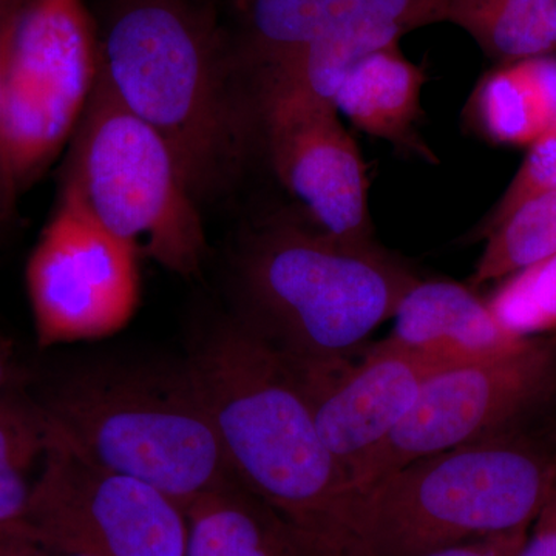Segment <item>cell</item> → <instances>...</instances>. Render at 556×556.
Listing matches in <instances>:
<instances>
[{"instance_id":"6da1fadb","label":"cell","mask_w":556,"mask_h":556,"mask_svg":"<svg viewBox=\"0 0 556 556\" xmlns=\"http://www.w3.org/2000/svg\"><path fill=\"white\" fill-rule=\"evenodd\" d=\"M233 477L302 556H336L354 486L318 433L305 383L243 318L222 321L188 361Z\"/></svg>"},{"instance_id":"7a4b0ae2","label":"cell","mask_w":556,"mask_h":556,"mask_svg":"<svg viewBox=\"0 0 556 556\" xmlns=\"http://www.w3.org/2000/svg\"><path fill=\"white\" fill-rule=\"evenodd\" d=\"M100 75L174 150L199 203L239 174L248 118L211 0H108Z\"/></svg>"},{"instance_id":"3957f363","label":"cell","mask_w":556,"mask_h":556,"mask_svg":"<svg viewBox=\"0 0 556 556\" xmlns=\"http://www.w3.org/2000/svg\"><path fill=\"white\" fill-rule=\"evenodd\" d=\"M417 280L378 243H350L287 217L252 232L236 263L241 318L302 368L346 361Z\"/></svg>"},{"instance_id":"277c9868","label":"cell","mask_w":556,"mask_h":556,"mask_svg":"<svg viewBox=\"0 0 556 556\" xmlns=\"http://www.w3.org/2000/svg\"><path fill=\"white\" fill-rule=\"evenodd\" d=\"M38 401L54 438L186 510L239 482L188 362L94 365L70 372Z\"/></svg>"},{"instance_id":"5b68a950","label":"cell","mask_w":556,"mask_h":556,"mask_svg":"<svg viewBox=\"0 0 556 556\" xmlns=\"http://www.w3.org/2000/svg\"><path fill=\"white\" fill-rule=\"evenodd\" d=\"M556 485V457L501 433L422 457L351 497L336 556H422L530 529Z\"/></svg>"},{"instance_id":"8992f818","label":"cell","mask_w":556,"mask_h":556,"mask_svg":"<svg viewBox=\"0 0 556 556\" xmlns=\"http://www.w3.org/2000/svg\"><path fill=\"white\" fill-rule=\"evenodd\" d=\"M68 148L62 186L105 229L172 274L200 273L206 232L178 159L101 75Z\"/></svg>"},{"instance_id":"52a82bcc","label":"cell","mask_w":556,"mask_h":556,"mask_svg":"<svg viewBox=\"0 0 556 556\" xmlns=\"http://www.w3.org/2000/svg\"><path fill=\"white\" fill-rule=\"evenodd\" d=\"M100 75L86 0H22L3 60V150L17 192L67 148Z\"/></svg>"},{"instance_id":"ba28073f","label":"cell","mask_w":556,"mask_h":556,"mask_svg":"<svg viewBox=\"0 0 556 556\" xmlns=\"http://www.w3.org/2000/svg\"><path fill=\"white\" fill-rule=\"evenodd\" d=\"M28 526L36 547L58 554L186 556L188 551L185 507L141 479L87 459L51 431Z\"/></svg>"},{"instance_id":"9c48e42d","label":"cell","mask_w":556,"mask_h":556,"mask_svg":"<svg viewBox=\"0 0 556 556\" xmlns=\"http://www.w3.org/2000/svg\"><path fill=\"white\" fill-rule=\"evenodd\" d=\"M139 258L62 186L25 273L39 346L108 338L126 327L139 303Z\"/></svg>"},{"instance_id":"30bf717a","label":"cell","mask_w":556,"mask_h":556,"mask_svg":"<svg viewBox=\"0 0 556 556\" xmlns=\"http://www.w3.org/2000/svg\"><path fill=\"white\" fill-rule=\"evenodd\" d=\"M555 365L554 346L530 339L511 353L431 376L405 419L358 471L354 492L422 457L503 433L546 396Z\"/></svg>"},{"instance_id":"8fae6325","label":"cell","mask_w":556,"mask_h":556,"mask_svg":"<svg viewBox=\"0 0 556 556\" xmlns=\"http://www.w3.org/2000/svg\"><path fill=\"white\" fill-rule=\"evenodd\" d=\"M258 110L274 170L311 225L350 243H376L367 166L336 105L269 93L258 94Z\"/></svg>"},{"instance_id":"7c38bea8","label":"cell","mask_w":556,"mask_h":556,"mask_svg":"<svg viewBox=\"0 0 556 556\" xmlns=\"http://www.w3.org/2000/svg\"><path fill=\"white\" fill-rule=\"evenodd\" d=\"M467 364L388 338L361 362L294 365L305 383L318 433L354 486L358 471L396 430L428 379Z\"/></svg>"},{"instance_id":"4fadbf2b","label":"cell","mask_w":556,"mask_h":556,"mask_svg":"<svg viewBox=\"0 0 556 556\" xmlns=\"http://www.w3.org/2000/svg\"><path fill=\"white\" fill-rule=\"evenodd\" d=\"M393 318L390 338L459 362L511 353L532 339L504 325L471 289L447 280H417Z\"/></svg>"},{"instance_id":"5bb4252c","label":"cell","mask_w":556,"mask_h":556,"mask_svg":"<svg viewBox=\"0 0 556 556\" xmlns=\"http://www.w3.org/2000/svg\"><path fill=\"white\" fill-rule=\"evenodd\" d=\"M426 83V72L409 62L396 43L358 62L339 87L334 105L365 134L437 163L417 131Z\"/></svg>"},{"instance_id":"9a60e30c","label":"cell","mask_w":556,"mask_h":556,"mask_svg":"<svg viewBox=\"0 0 556 556\" xmlns=\"http://www.w3.org/2000/svg\"><path fill=\"white\" fill-rule=\"evenodd\" d=\"M241 9L255 67L356 22L397 21L412 30L427 24L424 0H241Z\"/></svg>"},{"instance_id":"2e32d148","label":"cell","mask_w":556,"mask_h":556,"mask_svg":"<svg viewBox=\"0 0 556 556\" xmlns=\"http://www.w3.org/2000/svg\"><path fill=\"white\" fill-rule=\"evenodd\" d=\"M49 444V420L38 397L14 380L0 393V556L36 547L28 508Z\"/></svg>"},{"instance_id":"e0dca14e","label":"cell","mask_w":556,"mask_h":556,"mask_svg":"<svg viewBox=\"0 0 556 556\" xmlns=\"http://www.w3.org/2000/svg\"><path fill=\"white\" fill-rule=\"evenodd\" d=\"M412 30L397 21L369 20L328 33L257 67L258 94L294 93L334 104L343 79L369 54L396 46Z\"/></svg>"},{"instance_id":"ac0fdd59","label":"cell","mask_w":556,"mask_h":556,"mask_svg":"<svg viewBox=\"0 0 556 556\" xmlns=\"http://www.w3.org/2000/svg\"><path fill=\"white\" fill-rule=\"evenodd\" d=\"M426 10L428 24L463 28L501 64L556 51V0H426Z\"/></svg>"},{"instance_id":"d6986e66","label":"cell","mask_w":556,"mask_h":556,"mask_svg":"<svg viewBox=\"0 0 556 556\" xmlns=\"http://www.w3.org/2000/svg\"><path fill=\"white\" fill-rule=\"evenodd\" d=\"M186 556H302L287 529L236 482L188 508Z\"/></svg>"},{"instance_id":"ffe728a7","label":"cell","mask_w":556,"mask_h":556,"mask_svg":"<svg viewBox=\"0 0 556 556\" xmlns=\"http://www.w3.org/2000/svg\"><path fill=\"white\" fill-rule=\"evenodd\" d=\"M470 119L482 137L511 148H530L551 129L527 60L501 64L484 76L470 100Z\"/></svg>"},{"instance_id":"44dd1931","label":"cell","mask_w":556,"mask_h":556,"mask_svg":"<svg viewBox=\"0 0 556 556\" xmlns=\"http://www.w3.org/2000/svg\"><path fill=\"white\" fill-rule=\"evenodd\" d=\"M471 285L506 280L556 254V189L527 197L484 233Z\"/></svg>"},{"instance_id":"7402d4cb","label":"cell","mask_w":556,"mask_h":556,"mask_svg":"<svg viewBox=\"0 0 556 556\" xmlns=\"http://www.w3.org/2000/svg\"><path fill=\"white\" fill-rule=\"evenodd\" d=\"M490 306L504 325L519 336L556 329V254L540 265L506 278L490 300Z\"/></svg>"},{"instance_id":"603a6c76","label":"cell","mask_w":556,"mask_h":556,"mask_svg":"<svg viewBox=\"0 0 556 556\" xmlns=\"http://www.w3.org/2000/svg\"><path fill=\"white\" fill-rule=\"evenodd\" d=\"M548 189H556V127L530 146L518 174L482 226V236L527 197Z\"/></svg>"},{"instance_id":"cb8c5ba5","label":"cell","mask_w":556,"mask_h":556,"mask_svg":"<svg viewBox=\"0 0 556 556\" xmlns=\"http://www.w3.org/2000/svg\"><path fill=\"white\" fill-rule=\"evenodd\" d=\"M22 0H0V225L9 222L14 211L17 192L7 166L5 150H3V60H5L7 35L11 20L16 13Z\"/></svg>"},{"instance_id":"d4e9b609","label":"cell","mask_w":556,"mask_h":556,"mask_svg":"<svg viewBox=\"0 0 556 556\" xmlns=\"http://www.w3.org/2000/svg\"><path fill=\"white\" fill-rule=\"evenodd\" d=\"M527 535H529V529L511 530V532L460 541L422 556H518L525 546Z\"/></svg>"},{"instance_id":"484cf974","label":"cell","mask_w":556,"mask_h":556,"mask_svg":"<svg viewBox=\"0 0 556 556\" xmlns=\"http://www.w3.org/2000/svg\"><path fill=\"white\" fill-rule=\"evenodd\" d=\"M518 556H556V485Z\"/></svg>"},{"instance_id":"4316f807","label":"cell","mask_w":556,"mask_h":556,"mask_svg":"<svg viewBox=\"0 0 556 556\" xmlns=\"http://www.w3.org/2000/svg\"><path fill=\"white\" fill-rule=\"evenodd\" d=\"M16 380L13 345L5 336L0 334V393Z\"/></svg>"},{"instance_id":"83f0119b","label":"cell","mask_w":556,"mask_h":556,"mask_svg":"<svg viewBox=\"0 0 556 556\" xmlns=\"http://www.w3.org/2000/svg\"><path fill=\"white\" fill-rule=\"evenodd\" d=\"M5 556H42L38 551V547L31 548V551L21 552V554L5 555Z\"/></svg>"},{"instance_id":"f1b7e54d","label":"cell","mask_w":556,"mask_h":556,"mask_svg":"<svg viewBox=\"0 0 556 556\" xmlns=\"http://www.w3.org/2000/svg\"><path fill=\"white\" fill-rule=\"evenodd\" d=\"M38 551L40 552V555H42V556H79V555H70V554H58V552H46V551H40V548H38Z\"/></svg>"}]
</instances>
